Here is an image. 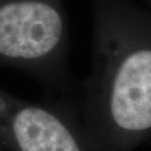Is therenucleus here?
<instances>
[{
    "instance_id": "obj_1",
    "label": "nucleus",
    "mask_w": 151,
    "mask_h": 151,
    "mask_svg": "<svg viewBox=\"0 0 151 151\" xmlns=\"http://www.w3.org/2000/svg\"><path fill=\"white\" fill-rule=\"evenodd\" d=\"M93 58L81 120L100 151L151 138V11L130 0H91Z\"/></svg>"
},
{
    "instance_id": "obj_2",
    "label": "nucleus",
    "mask_w": 151,
    "mask_h": 151,
    "mask_svg": "<svg viewBox=\"0 0 151 151\" xmlns=\"http://www.w3.org/2000/svg\"><path fill=\"white\" fill-rule=\"evenodd\" d=\"M63 0H0V63L50 84L67 81Z\"/></svg>"
},
{
    "instance_id": "obj_3",
    "label": "nucleus",
    "mask_w": 151,
    "mask_h": 151,
    "mask_svg": "<svg viewBox=\"0 0 151 151\" xmlns=\"http://www.w3.org/2000/svg\"><path fill=\"white\" fill-rule=\"evenodd\" d=\"M0 151H100L65 106L28 102L0 88Z\"/></svg>"
},
{
    "instance_id": "obj_4",
    "label": "nucleus",
    "mask_w": 151,
    "mask_h": 151,
    "mask_svg": "<svg viewBox=\"0 0 151 151\" xmlns=\"http://www.w3.org/2000/svg\"><path fill=\"white\" fill-rule=\"evenodd\" d=\"M142 1L145 2L147 9H149V10L151 11V0H142Z\"/></svg>"
}]
</instances>
